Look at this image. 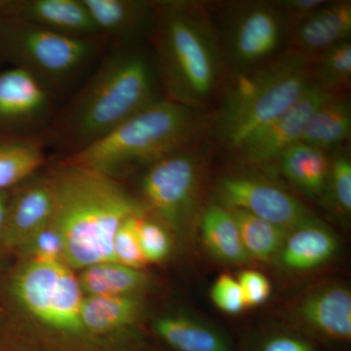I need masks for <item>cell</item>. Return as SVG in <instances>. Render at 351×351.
I'll use <instances>...</instances> for the list:
<instances>
[{
    "label": "cell",
    "instance_id": "cell-1",
    "mask_svg": "<svg viewBox=\"0 0 351 351\" xmlns=\"http://www.w3.org/2000/svg\"><path fill=\"white\" fill-rule=\"evenodd\" d=\"M152 52L142 43L110 44L44 138L61 159L82 151L163 99Z\"/></svg>",
    "mask_w": 351,
    "mask_h": 351
},
{
    "label": "cell",
    "instance_id": "cell-2",
    "mask_svg": "<svg viewBox=\"0 0 351 351\" xmlns=\"http://www.w3.org/2000/svg\"><path fill=\"white\" fill-rule=\"evenodd\" d=\"M149 39L164 98L206 112L228 77L207 4L156 1Z\"/></svg>",
    "mask_w": 351,
    "mask_h": 351
},
{
    "label": "cell",
    "instance_id": "cell-3",
    "mask_svg": "<svg viewBox=\"0 0 351 351\" xmlns=\"http://www.w3.org/2000/svg\"><path fill=\"white\" fill-rule=\"evenodd\" d=\"M54 208L51 225L63 241L71 269L115 262L113 240L127 219L145 216L119 181L96 171L57 161L50 168Z\"/></svg>",
    "mask_w": 351,
    "mask_h": 351
},
{
    "label": "cell",
    "instance_id": "cell-4",
    "mask_svg": "<svg viewBox=\"0 0 351 351\" xmlns=\"http://www.w3.org/2000/svg\"><path fill=\"white\" fill-rule=\"evenodd\" d=\"M311 83V62L285 49L256 68L228 75L208 131L237 154L283 114Z\"/></svg>",
    "mask_w": 351,
    "mask_h": 351
},
{
    "label": "cell",
    "instance_id": "cell-5",
    "mask_svg": "<svg viewBox=\"0 0 351 351\" xmlns=\"http://www.w3.org/2000/svg\"><path fill=\"white\" fill-rule=\"evenodd\" d=\"M209 115L163 98L82 151L60 159L117 180L199 142Z\"/></svg>",
    "mask_w": 351,
    "mask_h": 351
},
{
    "label": "cell",
    "instance_id": "cell-6",
    "mask_svg": "<svg viewBox=\"0 0 351 351\" xmlns=\"http://www.w3.org/2000/svg\"><path fill=\"white\" fill-rule=\"evenodd\" d=\"M0 36L14 68L29 73L56 98L96 66L108 45L104 38H75L10 17L2 18Z\"/></svg>",
    "mask_w": 351,
    "mask_h": 351
},
{
    "label": "cell",
    "instance_id": "cell-7",
    "mask_svg": "<svg viewBox=\"0 0 351 351\" xmlns=\"http://www.w3.org/2000/svg\"><path fill=\"white\" fill-rule=\"evenodd\" d=\"M23 319L68 338H92L82 322L84 300L77 276L64 263L23 260L9 282Z\"/></svg>",
    "mask_w": 351,
    "mask_h": 351
},
{
    "label": "cell",
    "instance_id": "cell-8",
    "mask_svg": "<svg viewBox=\"0 0 351 351\" xmlns=\"http://www.w3.org/2000/svg\"><path fill=\"white\" fill-rule=\"evenodd\" d=\"M207 7L228 75L256 68L285 48V29L274 2L228 1Z\"/></svg>",
    "mask_w": 351,
    "mask_h": 351
},
{
    "label": "cell",
    "instance_id": "cell-9",
    "mask_svg": "<svg viewBox=\"0 0 351 351\" xmlns=\"http://www.w3.org/2000/svg\"><path fill=\"white\" fill-rule=\"evenodd\" d=\"M200 142L172 152L144 168L138 193L145 213L181 232L195 213L206 147Z\"/></svg>",
    "mask_w": 351,
    "mask_h": 351
},
{
    "label": "cell",
    "instance_id": "cell-10",
    "mask_svg": "<svg viewBox=\"0 0 351 351\" xmlns=\"http://www.w3.org/2000/svg\"><path fill=\"white\" fill-rule=\"evenodd\" d=\"M57 98L34 76L18 68L0 73V131L14 141L44 142L56 117Z\"/></svg>",
    "mask_w": 351,
    "mask_h": 351
},
{
    "label": "cell",
    "instance_id": "cell-11",
    "mask_svg": "<svg viewBox=\"0 0 351 351\" xmlns=\"http://www.w3.org/2000/svg\"><path fill=\"white\" fill-rule=\"evenodd\" d=\"M218 197L221 206L243 210L289 232L314 219L294 195L274 182L255 176L221 178Z\"/></svg>",
    "mask_w": 351,
    "mask_h": 351
},
{
    "label": "cell",
    "instance_id": "cell-12",
    "mask_svg": "<svg viewBox=\"0 0 351 351\" xmlns=\"http://www.w3.org/2000/svg\"><path fill=\"white\" fill-rule=\"evenodd\" d=\"M330 95L332 94L323 91L311 82L292 107L265 127L235 154L248 165L277 163L284 152L301 141L311 115Z\"/></svg>",
    "mask_w": 351,
    "mask_h": 351
},
{
    "label": "cell",
    "instance_id": "cell-13",
    "mask_svg": "<svg viewBox=\"0 0 351 351\" xmlns=\"http://www.w3.org/2000/svg\"><path fill=\"white\" fill-rule=\"evenodd\" d=\"M21 184L13 197H9L1 237V246L18 254L49 225L54 208L49 172H38Z\"/></svg>",
    "mask_w": 351,
    "mask_h": 351
},
{
    "label": "cell",
    "instance_id": "cell-14",
    "mask_svg": "<svg viewBox=\"0 0 351 351\" xmlns=\"http://www.w3.org/2000/svg\"><path fill=\"white\" fill-rule=\"evenodd\" d=\"M101 36L108 44L128 45L149 38L156 1L82 0Z\"/></svg>",
    "mask_w": 351,
    "mask_h": 351
},
{
    "label": "cell",
    "instance_id": "cell-15",
    "mask_svg": "<svg viewBox=\"0 0 351 351\" xmlns=\"http://www.w3.org/2000/svg\"><path fill=\"white\" fill-rule=\"evenodd\" d=\"M0 13L3 17L17 18L75 38H104L82 0L10 2L0 4Z\"/></svg>",
    "mask_w": 351,
    "mask_h": 351
},
{
    "label": "cell",
    "instance_id": "cell-16",
    "mask_svg": "<svg viewBox=\"0 0 351 351\" xmlns=\"http://www.w3.org/2000/svg\"><path fill=\"white\" fill-rule=\"evenodd\" d=\"M351 2L326 1L286 38L285 49L313 63L337 44L350 40Z\"/></svg>",
    "mask_w": 351,
    "mask_h": 351
},
{
    "label": "cell",
    "instance_id": "cell-17",
    "mask_svg": "<svg viewBox=\"0 0 351 351\" xmlns=\"http://www.w3.org/2000/svg\"><path fill=\"white\" fill-rule=\"evenodd\" d=\"M350 135V100L343 95H330L311 115L300 142L332 154L343 149Z\"/></svg>",
    "mask_w": 351,
    "mask_h": 351
},
{
    "label": "cell",
    "instance_id": "cell-18",
    "mask_svg": "<svg viewBox=\"0 0 351 351\" xmlns=\"http://www.w3.org/2000/svg\"><path fill=\"white\" fill-rule=\"evenodd\" d=\"M142 311L140 295H85L82 322L88 334L98 338L131 326Z\"/></svg>",
    "mask_w": 351,
    "mask_h": 351
},
{
    "label": "cell",
    "instance_id": "cell-19",
    "mask_svg": "<svg viewBox=\"0 0 351 351\" xmlns=\"http://www.w3.org/2000/svg\"><path fill=\"white\" fill-rule=\"evenodd\" d=\"M337 248L338 243L331 230L314 218L291 230L279 253L288 269L306 270L327 262Z\"/></svg>",
    "mask_w": 351,
    "mask_h": 351
},
{
    "label": "cell",
    "instance_id": "cell-20",
    "mask_svg": "<svg viewBox=\"0 0 351 351\" xmlns=\"http://www.w3.org/2000/svg\"><path fill=\"white\" fill-rule=\"evenodd\" d=\"M330 152L297 143L279 157L281 172L301 193L311 197L324 195L329 176Z\"/></svg>",
    "mask_w": 351,
    "mask_h": 351
},
{
    "label": "cell",
    "instance_id": "cell-21",
    "mask_svg": "<svg viewBox=\"0 0 351 351\" xmlns=\"http://www.w3.org/2000/svg\"><path fill=\"white\" fill-rule=\"evenodd\" d=\"M302 318L326 336L350 341L351 295L348 289L329 287L309 295L302 302Z\"/></svg>",
    "mask_w": 351,
    "mask_h": 351
},
{
    "label": "cell",
    "instance_id": "cell-22",
    "mask_svg": "<svg viewBox=\"0 0 351 351\" xmlns=\"http://www.w3.org/2000/svg\"><path fill=\"white\" fill-rule=\"evenodd\" d=\"M201 235L207 250L219 261L242 263L250 258L245 250L239 226L228 208L208 206L201 217Z\"/></svg>",
    "mask_w": 351,
    "mask_h": 351
},
{
    "label": "cell",
    "instance_id": "cell-23",
    "mask_svg": "<svg viewBox=\"0 0 351 351\" xmlns=\"http://www.w3.org/2000/svg\"><path fill=\"white\" fill-rule=\"evenodd\" d=\"M77 278L84 295H138L149 280L142 269L117 262L90 265Z\"/></svg>",
    "mask_w": 351,
    "mask_h": 351
},
{
    "label": "cell",
    "instance_id": "cell-24",
    "mask_svg": "<svg viewBox=\"0 0 351 351\" xmlns=\"http://www.w3.org/2000/svg\"><path fill=\"white\" fill-rule=\"evenodd\" d=\"M154 329L178 351H230V343L221 332L184 316L159 318Z\"/></svg>",
    "mask_w": 351,
    "mask_h": 351
},
{
    "label": "cell",
    "instance_id": "cell-25",
    "mask_svg": "<svg viewBox=\"0 0 351 351\" xmlns=\"http://www.w3.org/2000/svg\"><path fill=\"white\" fill-rule=\"evenodd\" d=\"M46 145L41 140L12 141L0 144V193L21 184L46 163Z\"/></svg>",
    "mask_w": 351,
    "mask_h": 351
},
{
    "label": "cell",
    "instance_id": "cell-26",
    "mask_svg": "<svg viewBox=\"0 0 351 351\" xmlns=\"http://www.w3.org/2000/svg\"><path fill=\"white\" fill-rule=\"evenodd\" d=\"M239 226L242 243L249 257L269 260L280 252L289 230L239 209H228Z\"/></svg>",
    "mask_w": 351,
    "mask_h": 351
},
{
    "label": "cell",
    "instance_id": "cell-27",
    "mask_svg": "<svg viewBox=\"0 0 351 351\" xmlns=\"http://www.w3.org/2000/svg\"><path fill=\"white\" fill-rule=\"evenodd\" d=\"M311 82L323 91L343 95L351 83V43L343 41L318 55L311 63Z\"/></svg>",
    "mask_w": 351,
    "mask_h": 351
},
{
    "label": "cell",
    "instance_id": "cell-28",
    "mask_svg": "<svg viewBox=\"0 0 351 351\" xmlns=\"http://www.w3.org/2000/svg\"><path fill=\"white\" fill-rule=\"evenodd\" d=\"M325 193H329L337 210L346 215L351 211V161L343 149L332 152Z\"/></svg>",
    "mask_w": 351,
    "mask_h": 351
},
{
    "label": "cell",
    "instance_id": "cell-29",
    "mask_svg": "<svg viewBox=\"0 0 351 351\" xmlns=\"http://www.w3.org/2000/svg\"><path fill=\"white\" fill-rule=\"evenodd\" d=\"M144 216L127 219L115 233L113 240V255L115 262L132 267L143 269L147 265L138 237V219Z\"/></svg>",
    "mask_w": 351,
    "mask_h": 351
},
{
    "label": "cell",
    "instance_id": "cell-30",
    "mask_svg": "<svg viewBox=\"0 0 351 351\" xmlns=\"http://www.w3.org/2000/svg\"><path fill=\"white\" fill-rule=\"evenodd\" d=\"M138 237L147 263H160L170 255L172 243L162 223L142 217L138 219Z\"/></svg>",
    "mask_w": 351,
    "mask_h": 351
},
{
    "label": "cell",
    "instance_id": "cell-31",
    "mask_svg": "<svg viewBox=\"0 0 351 351\" xmlns=\"http://www.w3.org/2000/svg\"><path fill=\"white\" fill-rule=\"evenodd\" d=\"M19 255L23 260L66 263L63 241L51 223L29 240Z\"/></svg>",
    "mask_w": 351,
    "mask_h": 351
},
{
    "label": "cell",
    "instance_id": "cell-32",
    "mask_svg": "<svg viewBox=\"0 0 351 351\" xmlns=\"http://www.w3.org/2000/svg\"><path fill=\"white\" fill-rule=\"evenodd\" d=\"M214 304L223 313L237 314L246 308L239 280L230 274H221L211 290Z\"/></svg>",
    "mask_w": 351,
    "mask_h": 351
},
{
    "label": "cell",
    "instance_id": "cell-33",
    "mask_svg": "<svg viewBox=\"0 0 351 351\" xmlns=\"http://www.w3.org/2000/svg\"><path fill=\"white\" fill-rule=\"evenodd\" d=\"M272 2L282 21L287 38L290 32L324 5L326 0H278Z\"/></svg>",
    "mask_w": 351,
    "mask_h": 351
},
{
    "label": "cell",
    "instance_id": "cell-34",
    "mask_svg": "<svg viewBox=\"0 0 351 351\" xmlns=\"http://www.w3.org/2000/svg\"><path fill=\"white\" fill-rule=\"evenodd\" d=\"M239 283L243 294L245 306L253 307L263 304L270 295L269 279L255 270H244L239 274Z\"/></svg>",
    "mask_w": 351,
    "mask_h": 351
},
{
    "label": "cell",
    "instance_id": "cell-35",
    "mask_svg": "<svg viewBox=\"0 0 351 351\" xmlns=\"http://www.w3.org/2000/svg\"><path fill=\"white\" fill-rule=\"evenodd\" d=\"M262 351H313V348L301 339L280 336L269 339Z\"/></svg>",
    "mask_w": 351,
    "mask_h": 351
},
{
    "label": "cell",
    "instance_id": "cell-36",
    "mask_svg": "<svg viewBox=\"0 0 351 351\" xmlns=\"http://www.w3.org/2000/svg\"><path fill=\"white\" fill-rule=\"evenodd\" d=\"M9 196L5 191L0 193V246H1V237L3 232L4 223H5L7 206H8Z\"/></svg>",
    "mask_w": 351,
    "mask_h": 351
}]
</instances>
